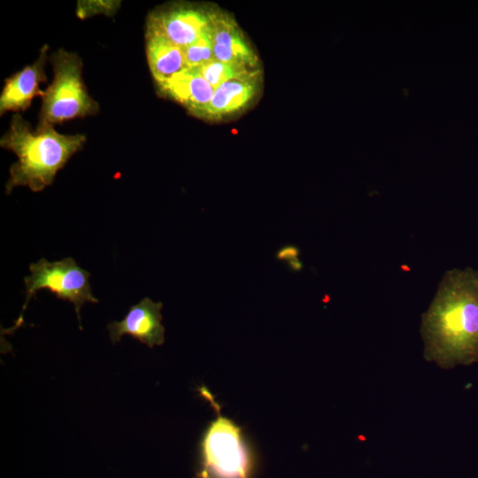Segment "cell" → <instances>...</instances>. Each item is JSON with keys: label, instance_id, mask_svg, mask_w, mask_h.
<instances>
[{"label": "cell", "instance_id": "13", "mask_svg": "<svg viewBox=\"0 0 478 478\" xmlns=\"http://www.w3.org/2000/svg\"><path fill=\"white\" fill-rule=\"evenodd\" d=\"M197 68L214 89L227 81L243 77L258 70L250 69L237 64L221 62L215 58Z\"/></svg>", "mask_w": 478, "mask_h": 478}, {"label": "cell", "instance_id": "2", "mask_svg": "<svg viewBox=\"0 0 478 478\" xmlns=\"http://www.w3.org/2000/svg\"><path fill=\"white\" fill-rule=\"evenodd\" d=\"M85 142L82 134L63 135L54 127H37L33 130L20 114H13L8 130L0 140L1 147L18 158L10 167L6 194L21 186L35 192L42 191L53 182L57 173Z\"/></svg>", "mask_w": 478, "mask_h": 478}, {"label": "cell", "instance_id": "14", "mask_svg": "<svg viewBox=\"0 0 478 478\" xmlns=\"http://www.w3.org/2000/svg\"><path fill=\"white\" fill-rule=\"evenodd\" d=\"M211 29L201 35L195 42L183 48L187 67L197 68L214 58Z\"/></svg>", "mask_w": 478, "mask_h": 478}, {"label": "cell", "instance_id": "4", "mask_svg": "<svg viewBox=\"0 0 478 478\" xmlns=\"http://www.w3.org/2000/svg\"><path fill=\"white\" fill-rule=\"evenodd\" d=\"M253 469L254 459L240 428L220 416L201 442L197 478H251Z\"/></svg>", "mask_w": 478, "mask_h": 478}, {"label": "cell", "instance_id": "17", "mask_svg": "<svg viewBox=\"0 0 478 478\" xmlns=\"http://www.w3.org/2000/svg\"><path fill=\"white\" fill-rule=\"evenodd\" d=\"M289 268L293 271H299L303 268V264L298 258H294L287 262Z\"/></svg>", "mask_w": 478, "mask_h": 478}, {"label": "cell", "instance_id": "5", "mask_svg": "<svg viewBox=\"0 0 478 478\" xmlns=\"http://www.w3.org/2000/svg\"><path fill=\"white\" fill-rule=\"evenodd\" d=\"M30 274L24 278L26 299L22 312L12 329L23 321L22 314L29 300L42 289L53 292L58 298L66 300L74 306L81 326L80 311L86 302L97 303L89 283V273L79 266L72 258L50 262L41 258L29 266Z\"/></svg>", "mask_w": 478, "mask_h": 478}, {"label": "cell", "instance_id": "15", "mask_svg": "<svg viewBox=\"0 0 478 478\" xmlns=\"http://www.w3.org/2000/svg\"><path fill=\"white\" fill-rule=\"evenodd\" d=\"M120 2L116 1H80L77 8V15L81 19L98 13L112 15L114 13Z\"/></svg>", "mask_w": 478, "mask_h": 478}, {"label": "cell", "instance_id": "12", "mask_svg": "<svg viewBox=\"0 0 478 478\" xmlns=\"http://www.w3.org/2000/svg\"><path fill=\"white\" fill-rule=\"evenodd\" d=\"M145 37L148 65L156 83L167 80L187 67L183 48L149 27Z\"/></svg>", "mask_w": 478, "mask_h": 478}, {"label": "cell", "instance_id": "8", "mask_svg": "<svg viewBox=\"0 0 478 478\" xmlns=\"http://www.w3.org/2000/svg\"><path fill=\"white\" fill-rule=\"evenodd\" d=\"M162 306L161 302L156 303L144 297L130 307L121 321L108 325L112 343L119 342L124 335H130L150 348L163 344L165 328L161 324Z\"/></svg>", "mask_w": 478, "mask_h": 478}, {"label": "cell", "instance_id": "7", "mask_svg": "<svg viewBox=\"0 0 478 478\" xmlns=\"http://www.w3.org/2000/svg\"><path fill=\"white\" fill-rule=\"evenodd\" d=\"M211 35L215 59L253 70L259 69L257 52L238 23L229 14L216 9Z\"/></svg>", "mask_w": 478, "mask_h": 478}, {"label": "cell", "instance_id": "10", "mask_svg": "<svg viewBox=\"0 0 478 478\" xmlns=\"http://www.w3.org/2000/svg\"><path fill=\"white\" fill-rule=\"evenodd\" d=\"M260 70L227 81L214 89L212 98L199 117L220 120L246 109L258 96Z\"/></svg>", "mask_w": 478, "mask_h": 478}, {"label": "cell", "instance_id": "11", "mask_svg": "<svg viewBox=\"0 0 478 478\" xmlns=\"http://www.w3.org/2000/svg\"><path fill=\"white\" fill-rule=\"evenodd\" d=\"M157 84L163 95L182 104L197 117L207 107L214 93L197 68L186 67Z\"/></svg>", "mask_w": 478, "mask_h": 478}, {"label": "cell", "instance_id": "3", "mask_svg": "<svg viewBox=\"0 0 478 478\" xmlns=\"http://www.w3.org/2000/svg\"><path fill=\"white\" fill-rule=\"evenodd\" d=\"M54 77L42 96L38 127L95 115L98 104L82 80V61L73 52L59 49L50 56Z\"/></svg>", "mask_w": 478, "mask_h": 478}, {"label": "cell", "instance_id": "16", "mask_svg": "<svg viewBox=\"0 0 478 478\" xmlns=\"http://www.w3.org/2000/svg\"><path fill=\"white\" fill-rule=\"evenodd\" d=\"M299 255V250L297 246L289 244L280 249L276 253V258L282 261H289L294 258H297Z\"/></svg>", "mask_w": 478, "mask_h": 478}, {"label": "cell", "instance_id": "1", "mask_svg": "<svg viewBox=\"0 0 478 478\" xmlns=\"http://www.w3.org/2000/svg\"><path fill=\"white\" fill-rule=\"evenodd\" d=\"M420 333L427 361L443 369L478 362V270L445 272L422 314Z\"/></svg>", "mask_w": 478, "mask_h": 478}, {"label": "cell", "instance_id": "9", "mask_svg": "<svg viewBox=\"0 0 478 478\" xmlns=\"http://www.w3.org/2000/svg\"><path fill=\"white\" fill-rule=\"evenodd\" d=\"M48 45H43L37 59L19 72L9 77L0 96V113L27 110L33 98L42 96L40 84L45 82V64L48 57Z\"/></svg>", "mask_w": 478, "mask_h": 478}, {"label": "cell", "instance_id": "6", "mask_svg": "<svg viewBox=\"0 0 478 478\" xmlns=\"http://www.w3.org/2000/svg\"><path fill=\"white\" fill-rule=\"evenodd\" d=\"M216 9L191 3H174L153 11L147 27L185 48L212 27Z\"/></svg>", "mask_w": 478, "mask_h": 478}]
</instances>
